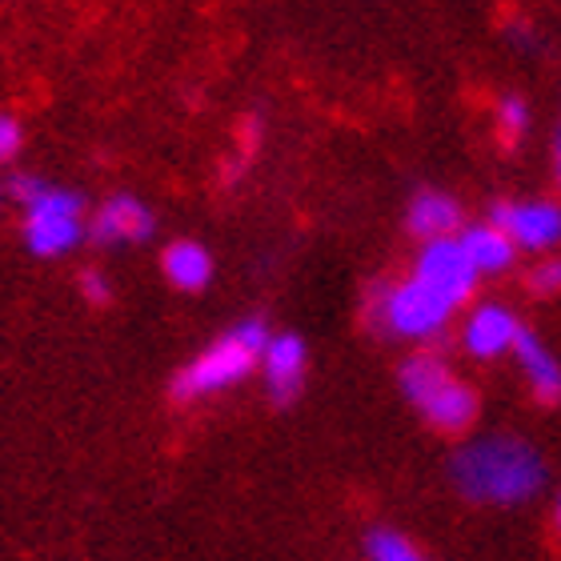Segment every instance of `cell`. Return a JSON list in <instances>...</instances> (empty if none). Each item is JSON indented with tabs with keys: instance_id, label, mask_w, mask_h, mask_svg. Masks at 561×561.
I'll use <instances>...</instances> for the list:
<instances>
[{
	"instance_id": "obj_1",
	"label": "cell",
	"mask_w": 561,
	"mask_h": 561,
	"mask_svg": "<svg viewBox=\"0 0 561 561\" xmlns=\"http://www.w3.org/2000/svg\"><path fill=\"white\" fill-rule=\"evenodd\" d=\"M457 493L481 505H522L546 485V466L522 437H478L449 461Z\"/></svg>"
},
{
	"instance_id": "obj_2",
	"label": "cell",
	"mask_w": 561,
	"mask_h": 561,
	"mask_svg": "<svg viewBox=\"0 0 561 561\" xmlns=\"http://www.w3.org/2000/svg\"><path fill=\"white\" fill-rule=\"evenodd\" d=\"M270 345V329L261 321H241L229 333L213 341L209 350L193 357V362L181 369L176 377V398L181 401H197V398H213L221 389H233L241 377H249L261 365V353Z\"/></svg>"
},
{
	"instance_id": "obj_3",
	"label": "cell",
	"mask_w": 561,
	"mask_h": 561,
	"mask_svg": "<svg viewBox=\"0 0 561 561\" xmlns=\"http://www.w3.org/2000/svg\"><path fill=\"white\" fill-rule=\"evenodd\" d=\"M401 393L442 433H461L478 417V393L433 353H417L401 365Z\"/></svg>"
},
{
	"instance_id": "obj_4",
	"label": "cell",
	"mask_w": 561,
	"mask_h": 561,
	"mask_svg": "<svg viewBox=\"0 0 561 561\" xmlns=\"http://www.w3.org/2000/svg\"><path fill=\"white\" fill-rule=\"evenodd\" d=\"M12 193L24 205V245L36 257H60L81 241L84 201L60 185H45L36 176H16Z\"/></svg>"
},
{
	"instance_id": "obj_5",
	"label": "cell",
	"mask_w": 561,
	"mask_h": 561,
	"mask_svg": "<svg viewBox=\"0 0 561 561\" xmlns=\"http://www.w3.org/2000/svg\"><path fill=\"white\" fill-rule=\"evenodd\" d=\"M454 313H457V301H449L442 289H433L430 280L421 277H410L401 280V285H393V289H386L381 293V305H377V321L389 333L410 341L437 337L449 325Z\"/></svg>"
},
{
	"instance_id": "obj_6",
	"label": "cell",
	"mask_w": 561,
	"mask_h": 561,
	"mask_svg": "<svg viewBox=\"0 0 561 561\" xmlns=\"http://www.w3.org/2000/svg\"><path fill=\"white\" fill-rule=\"evenodd\" d=\"M490 225H497L514 249H529V253H546L561 241V209L550 201H505L493 205Z\"/></svg>"
},
{
	"instance_id": "obj_7",
	"label": "cell",
	"mask_w": 561,
	"mask_h": 561,
	"mask_svg": "<svg viewBox=\"0 0 561 561\" xmlns=\"http://www.w3.org/2000/svg\"><path fill=\"white\" fill-rule=\"evenodd\" d=\"M413 277L430 280L433 289H442L449 301L466 305V297L473 293V280H478V270L466 257L457 237H442V241H425Z\"/></svg>"
},
{
	"instance_id": "obj_8",
	"label": "cell",
	"mask_w": 561,
	"mask_h": 561,
	"mask_svg": "<svg viewBox=\"0 0 561 561\" xmlns=\"http://www.w3.org/2000/svg\"><path fill=\"white\" fill-rule=\"evenodd\" d=\"M261 374H265V386H270V398L277 405H289L305 386V374H309V353H305V341L297 333H280L270 337L265 353H261Z\"/></svg>"
},
{
	"instance_id": "obj_9",
	"label": "cell",
	"mask_w": 561,
	"mask_h": 561,
	"mask_svg": "<svg viewBox=\"0 0 561 561\" xmlns=\"http://www.w3.org/2000/svg\"><path fill=\"white\" fill-rule=\"evenodd\" d=\"M152 233V213L129 193L108 197L101 209L93 213V241L101 245H137Z\"/></svg>"
},
{
	"instance_id": "obj_10",
	"label": "cell",
	"mask_w": 561,
	"mask_h": 561,
	"mask_svg": "<svg viewBox=\"0 0 561 561\" xmlns=\"http://www.w3.org/2000/svg\"><path fill=\"white\" fill-rule=\"evenodd\" d=\"M517 333H522V325H517V317L510 309H502V305H478L473 317L466 321L461 341H466V350L473 357H502V353H514Z\"/></svg>"
},
{
	"instance_id": "obj_11",
	"label": "cell",
	"mask_w": 561,
	"mask_h": 561,
	"mask_svg": "<svg viewBox=\"0 0 561 561\" xmlns=\"http://www.w3.org/2000/svg\"><path fill=\"white\" fill-rule=\"evenodd\" d=\"M514 357H517V365H522V374H526L529 389H534V398L546 401V405H558L561 401V365H558V357L541 345V337H534L529 329H522L514 341Z\"/></svg>"
},
{
	"instance_id": "obj_12",
	"label": "cell",
	"mask_w": 561,
	"mask_h": 561,
	"mask_svg": "<svg viewBox=\"0 0 561 561\" xmlns=\"http://www.w3.org/2000/svg\"><path fill=\"white\" fill-rule=\"evenodd\" d=\"M410 229L421 237V241H442V237H457L461 229V209L445 193H417L410 201Z\"/></svg>"
},
{
	"instance_id": "obj_13",
	"label": "cell",
	"mask_w": 561,
	"mask_h": 561,
	"mask_svg": "<svg viewBox=\"0 0 561 561\" xmlns=\"http://www.w3.org/2000/svg\"><path fill=\"white\" fill-rule=\"evenodd\" d=\"M457 241H461V249H466V257L473 261L478 277H485V273H502L505 265L514 261V241H510V237L490 221L461 229Z\"/></svg>"
},
{
	"instance_id": "obj_14",
	"label": "cell",
	"mask_w": 561,
	"mask_h": 561,
	"mask_svg": "<svg viewBox=\"0 0 561 561\" xmlns=\"http://www.w3.org/2000/svg\"><path fill=\"white\" fill-rule=\"evenodd\" d=\"M164 277L173 280L176 289H185V293H197L209 285L213 277V257H209V249L197 245V241H173V245L164 249Z\"/></svg>"
},
{
	"instance_id": "obj_15",
	"label": "cell",
	"mask_w": 561,
	"mask_h": 561,
	"mask_svg": "<svg viewBox=\"0 0 561 561\" xmlns=\"http://www.w3.org/2000/svg\"><path fill=\"white\" fill-rule=\"evenodd\" d=\"M369 561H425L410 538H401L393 529H374L369 534Z\"/></svg>"
},
{
	"instance_id": "obj_16",
	"label": "cell",
	"mask_w": 561,
	"mask_h": 561,
	"mask_svg": "<svg viewBox=\"0 0 561 561\" xmlns=\"http://www.w3.org/2000/svg\"><path fill=\"white\" fill-rule=\"evenodd\" d=\"M526 129H529V105L522 96H502V105H497V133L505 140H517Z\"/></svg>"
},
{
	"instance_id": "obj_17",
	"label": "cell",
	"mask_w": 561,
	"mask_h": 561,
	"mask_svg": "<svg viewBox=\"0 0 561 561\" xmlns=\"http://www.w3.org/2000/svg\"><path fill=\"white\" fill-rule=\"evenodd\" d=\"M529 285H534V293H561V257H550V261H541V265H534Z\"/></svg>"
},
{
	"instance_id": "obj_18",
	"label": "cell",
	"mask_w": 561,
	"mask_h": 561,
	"mask_svg": "<svg viewBox=\"0 0 561 561\" xmlns=\"http://www.w3.org/2000/svg\"><path fill=\"white\" fill-rule=\"evenodd\" d=\"M24 145V133L16 125V117H0V161H12Z\"/></svg>"
},
{
	"instance_id": "obj_19",
	"label": "cell",
	"mask_w": 561,
	"mask_h": 561,
	"mask_svg": "<svg viewBox=\"0 0 561 561\" xmlns=\"http://www.w3.org/2000/svg\"><path fill=\"white\" fill-rule=\"evenodd\" d=\"M81 289H84V297H89L93 305H105L108 301V280L101 277V273H84Z\"/></svg>"
},
{
	"instance_id": "obj_20",
	"label": "cell",
	"mask_w": 561,
	"mask_h": 561,
	"mask_svg": "<svg viewBox=\"0 0 561 561\" xmlns=\"http://www.w3.org/2000/svg\"><path fill=\"white\" fill-rule=\"evenodd\" d=\"M553 176H558L561 185V121H558V133H553Z\"/></svg>"
},
{
	"instance_id": "obj_21",
	"label": "cell",
	"mask_w": 561,
	"mask_h": 561,
	"mask_svg": "<svg viewBox=\"0 0 561 561\" xmlns=\"http://www.w3.org/2000/svg\"><path fill=\"white\" fill-rule=\"evenodd\" d=\"M553 517H558V529H561V493H558V510H553Z\"/></svg>"
}]
</instances>
